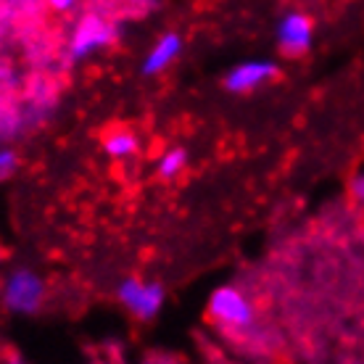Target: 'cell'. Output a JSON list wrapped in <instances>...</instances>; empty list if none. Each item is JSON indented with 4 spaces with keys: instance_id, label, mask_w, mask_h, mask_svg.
Returning <instances> with one entry per match:
<instances>
[{
    "instance_id": "cell-1",
    "label": "cell",
    "mask_w": 364,
    "mask_h": 364,
    "mask_svg": "<svg viewBox=\"0 0 364 364\" xmlns=\"http://www.w3.org/2000/svg\"><path fill=\"white\" fill-rule=\"evenodd\" d=\"M206 314L217 328L230 330V333H243L256 319L254 304L235 285H222L211 293L209 304H206Z\"/></svg>"
},
{
    "instance_id": "cell-2",
    "label": "cell",
    "mask_w": 364,
    "mask_h": 364,
    "mask_svg": "<svg viewBox=\"0 0 364 364\" xmlns=\"http://www.w3.org/2000/svg\"><path fill=\"white\" fill-rule=\"evenodd\" d=\"M0 301L14 314H37L43 309V301H46V280L27 267L14 269L3 280Z\"/></svg>"
},
{
    "instance_id": "cell-3",
    "label": "cell",
    "mask_w": 364,
    "mask_h": 364,
    "mask_svg": "<svg viewBox=\"0 0 364 364\" xmlns=\"http://www.w3.org/2000/svg\"><path fill=\"white\" fill-rule=\"evenodd\" d=\"M117 299L135 319L151 322L154 317H159L166 293L161 288V282L143 280V277H124L117 288Z\"/></svg>"
},
{
    "instance_id": "cell-4",
    "label": "cell",
    "mask_w": 364,
    "mask_h": 364,
    "mask_svg": "<svg viewBox=\"0 0 364 364\" xmlns=\"http://www.w3.org/2000/svg\"><path fill=\"white\" fill-rule=\"evenodd\" d=\"M117 40V27L111 24L109 18L98 16V14H87L77 21V27L72 29L69 37V48L66 53L72 61H85L92 53H98L103 48H109Z\"/></svg>"
},
{
    "instance_id": "cell-5",
    "label": "cell",
    "mask_w": 364,
    "mask_h": 364,
    "mask_svg": "<svg viewBox=\"0 0 364 364\" xmlns=\"http://www.w3.org/2000/svg\"><path fill=\"white\" fill-rule=\"evenodd\" d=\"M314 43V18L304 11H288L277 21V48L291 58L309 53Z\"/></svg>"
},
{
    "instance_id": "cell-6",
    "label": "cell",
    "mask_w": 364,
    "mask_h": 364,
    "mask_svg": "<svg viewBox=\"0 0 364 364\" xmlns=\"http://www.w3.org/2000/svg\"><path fill=\"white\" fill-rule=\"evenodd\" d=\"M277 77V64L269 58H251L243 64L232 66L225 74V90L232 95H248V92L264 87L267 82H272Z\"/></svg>"
},
{
    "instance_id": "cell-7",
    "label": "cell",
    "mask_w": 364,
    "mask_h": 364,
    "mask_svg": "<svg viewBox=\"0 0 364 364\" xmlns=\"http://www.w3.org/2000/svg\"><path fill=\"white\" fill-rule=\"evenodd\" d=\"M180 53H182V37L177 32H164L146 53L143 64H140V72L146 74V77H159V74H164L180 58Z\"/></svg>"
},
{
    "instance_id": "cell-8",
    "label": "cell",
    "mask_w": 364,
    "mask_h": 364,
    "mask_svg": "<svg viewBox=\"0 0 364 364\" xmlns=\"http://www.w3.org/2000/svg\"><path fill=\"white\" fill-rule=\"evenodd\" d=\"M137 148H140V140L132 129H111L103 135V151L111 156V159H132L137 154Z\"/></svg>"
},
{
    "instance_id": "cell-9",
    "label": "cell",
    "mask_w": 364,
    "mask_h": 364,
    "mask_svg": "<svg viewBox=\"0 0 364 364\" xmlns=\"http://www.w3.org/2000/svg\"><path fill=\"white\" fill-rule=\"evenodd\" d=\"M188 166V151L185 148H169L161 154L159 164H156V172L161 180H177Z\"/></svg>"
},
{
    "instance_id": "cell-10",
    "label": "cell",
    "mask_w": 364,
    "mask_h": 364,
    "mask_svg": "<svg viewBox=\"0 0 364 364\" xmlns=\"http://www.w3.org/2000/svg\"><path fill=\"white\" fill-rule=\"evenodd\" d=\"M18 169V154L11 146H0V180L14 177Z\"/></svg>"
},
{
    "instance_id": "cell-11",
    "label": "cell",
    "mask_w": 364,
    "mask_h": 364,
    "mask_svg": "<svg viewBox=\"0 0 364 364\" xmlns=\"http://www.w3.org/2000/svg\"><path fill=\"white\" fill-rule=\"evenodd\" d=\"M351 198H354L359 206H364V169L351 177Z\"/></svg>"
},
{
    "instance_id": "cell-12",
    "label": "cell",
    "mask_w": 364,
    "mask_h": 364,
    "mask_svg": "<svg viewBox=\"0 0 364 364\" xmlns=\"http://www.w3.org/2000/svg\"><path fill=\"white\" fill-rule=\"evenodd\" d=\"M48 6L58 11V14H66V11H72L77 6V0H48Z\"/></svg>"
},
{
    "instance_id": "cell-13",
    "label": "cell",
    "mask_w": 364,
    "mask_h": 364,
    "mask_svg": "<svg viewBox=\"0 0 364 364\" xmlns=\"http://www.w3.org/2000/svg\"><path fill=\"white\" fill-rule=\"evenodd\" d=\"M0 262H3V251H0Z\"/></svg>"
}]
</instances>
